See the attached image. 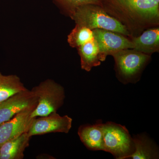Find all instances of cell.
I'll return each instance as SVG.
<instances>
[{
  "mask_svg": "<svg viewBox=\"0 0 159 159\" xmlns=\"http://www.w3.org/2000/svg\"><path fill=\"white\" fill-rule=\"evenodd\" d=\"M106 12L120 22L130 37L159 25V0H101Z\"/></svg>",
  "mask_w": 159,
  "mask_h": 159,
  "instance_id": "6da1fadb",
  "label": "cell"
},
{
  "mask_svg": "<svg viewBox=\"0 0 159 159\" xmlns=\"http://www.w3.org/2000/svg\"><path fill=\"white\" fill-rule=\"evenodd\" d=\"M70 17L76 24L85 26L91 30L104 29L130 38L129 32L124 26L99 5L89 4L80 6L74 10Z\"/></svg>",
  "mask_w": 159,
  "mask_h": 159,
  "instance_id": "7a4b0ae2",
  "label": "cell"
},
{
  "mask_svg": "<svg viewBox=\"0 0 159 159\" xmlns=\"http://www.w3.org/2000/svg\"><path fill=\"white\" fill-rule=\"evenodd\" d=\"M111 55L115 60L117 78L125 84L138 82L151 58L150 55L133 49H124Z\"/></svg>",
  "mask_w": 159,
  "mask_h": 159,
  "instance_id": "3957f363",
  "label": "cell"
},
{
  "mask_svg": "<svg viewBox=\"0 0 159 159\" xmlns=\"http://www.w3.org/2000/svg\"><path fill=\"white\" fill-rule=\"evenodd\" d=\"M31 90L38 98L37 106L31 114L32 118L57 112L64 103L65 89L53 80H46Z\"/></svg>",
  "mask_w": 159,
  "mask_h": 159,
  "instance_id": "277c9868",
  "label": "cell"
},
{
  "mask_svg": "<svg viewBox=\"0 0 159 159\" xmlns=\"http://www.w3.org/2000/svg\"><path fill=\"white\" fill-rule=\"evenodd\" d=\"M103 151L116 159H128L134 151L133 137L124 125L114 122L102 123Z\"/></svg>",
  "mask_w": 159,
  "mask_h": 159,
  "instance_id": "5b68a950",
  "label": "cell"
},
{
  "mask_svg": "<svg viewBox=\"0 0 159 159\" xmlns=\"http://www.w3.org/2000/svg\"><path fill=\"white\" fill-rule=\"evenodd\" d=\"M73 119L68 116H61L57 112L33 119L28 133L31 137L49 133H69Z\"/></svg>",
  "mask_w": 159,
  "mask_h": 159,
  "instance_id": "8992f818",
  "label": "cell"
},
{
  "mask_svg": "<svg viewBox=\"0 0 159 159\" xmlns=\"http://www.w3.org/2000/svg\"><path fill=\"white\" fill-rule=\"evenodd\" d=\"M93 31L99 46L102 61H105L107 57L112 53L133 48L130 38L123 34L104 29H94Z\"/></svg>",
  "mask_w": 159,
  "mask_h": 159,
  "instance_id": "52a82bcc",
  "label": "cell"
},
{
  "mask_svg": "<svg viewBox=\"0 0 159 159\" xmlns=\"http://www.w3.org/2000/svg\"><path fill=\"white\" fill-rule=\"evenodd\" d=\"M37 102V97L28 89L0 102V125L10 120L21 111L36 106Z\"/></svg>",
  "mask_w": 159,
  "mask_h": 159,
  "instance_id": "ba28073f",
  "label": "cell"
},
{
  "mask_svg": "<svg viewBox=\"0 0 159 159\" xmlns=\"http://www.w3.org/2000/svg\"><path fill=\"white\" fill-rule=\"evenodd\" d=\"M36 106L21 111L10 120L0 125V146L5 142L28 132L34 118L31 114Z\"/></svg>",
  "mask_w": 159,
  "mask_h": 159,
  "instance_id": "9c48e42d",
  "label": "cell"
},
{
  "mask_svg": "<svg viewBox=\"0 0 159 159\" xmlns=\"http://www.w3.org/2000/svg\"><path fill=\"white\" fill-rule=\"evenodd\" d=\"M101 120L95 124L80 125L78 136L84 146L90 150L103 151V133Z\"/></svg>",
  "mask_w": 159,
  "mask_h": 159,
  "instance_id": "30bf717a",
  "label": "cell"
},
{
  "mask_svg": "<svg viewBox=\"0 0 159 159\" xmlns=\"http://www.w3.org/2000/svg\"><path fill=\"white\" fill-rule=\"evenodd\" d=\"M133 49L144 54L150 55L159 51V28H149L139 35L130 38Z\"/></svg>",
  "mask_w": 159,
  "mask_h": 159,
  "instance_id": "8fae6325",
  "label": "cell"
},
{
  "mask_svg": "<svg viewBox=\"0 0 159 159\" xmlns=\"http://www.w3.org/2000/svg\"><path fill=\"white\" fill-rule=\"evenodd\" d=\"M133 139L134 151L128 159H159L158 147L146 134H139L133 137Z\"/></svg>",
  "mask_w": 159,
  "mask_h": 159,
  "instance_id": "7c38bea8",
  "label": "cell"
},
{
  "mask_svg": "<svg viewBox=\"0 0 159 159\" xmlns=\"http://www.w3.org/2000/svg\"><path fill=\"white\" fill-rule=\"evenodd\" d=\"M31 137L28 132L7 141L0 146V159H23Z\"/></svg>",
  "mask_w": 159,
  "mask_h": 159,
  "instance_id": "4fadbf2b",
  "label": "cell"
},
{
  "mask_svg": "<svg viewBox=\"0 0 159 159\" xmlns=\"http://www.w3.org/2000/svg\"><path fill=\"white\" fill-rule=\"evenodd\" d=\"M77 49L82 70L89 72L93 68L100 65L102 61L99 46L95 38Z\"/></svg>",
  "mask_w": 159,
  "mask_h": 159,
  "instance_id": "5bb4252c",
  "label": "cell"
},
{
  "mask_svg": "<svg viewBox=\"0 0 159 159\" xmlns=\"http://www.w3.org/2000/svg\"><path fill=\"white\" fill-rule=\"evenodd\" d=\"M27 89L17 75H5L0 72V102Z\"/></svg>",
  "mask_w": 159,
  "mask_h": 159,
  "instance_id": "9a60e30c",
  "label": "cell"
},
{
  "mask_svg": "<svg viewBox=\"0 0 159 159\" xmlns=\"http://www.w3.org/2000/svg\"><path fill=\"white\" fill-rule=\"evenodd\" d=\"M94 38L93 30L76 24L68 36L67 41L70 47L77 48Z\"/></svg>",
  "mask_w": 159,
  "mask_h": 159,
  "instance_id": "2e32d148",
  "label": "cell"
},
{
  "mask_svg": "<svg viewBox=\"0 0 159 159\" xmlns=\"http://www.w3.org/2000/svg\"><path fill=\"white\" fill-rule=\"evenodd\" d=\"M63 11L69 16L74 10L80 6L84 5H99L102 6L101 0H53Z\"/></svg>",
  "mask_w": 159,
  "mask_h": 159,
  "instance_id": "e0dca14e",
  "label": "cell"
}]
</instances>
